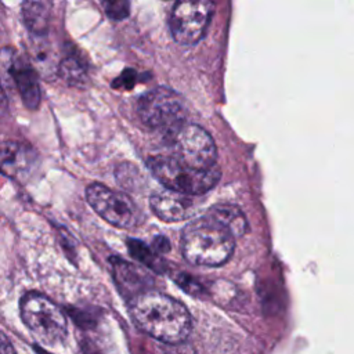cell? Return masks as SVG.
<instances>
[{"label":"cell","mask_w":354,"mask_h":354,"mask_svg":"<svg viewBox=\"0 0 354 354\" xmlns=\"http://www.w3.org/2000/svg\"><path fill=\"white\" fill-rule=\"evenodd\" d=\"M127 248L133 257H136L138 261H141L144 266H147L152 271L162 272V270L165 268V264L160 260V257L156 254V252H153L144 242L131 238L127 241Z\"/></svg>","instance_id":"cell-16"},{"label":"cell","mask_w":354,"mask_h":354,"mask_svg":"<svg viewBox=\"0 0 354 354\" xmlns=\"http://www.w3.org/2000/svg\"><path fill=\"white\" fill-rule=\"evenodd\" d=\"M35 151L21 142L6 141L1 148V171L7 177L25 178L35 167Z\"/></svg>","instance_id":"cell-10"},{"label":"cell","mask_w":354,"mask_h":354,"mask_svg":"<svg viewBox=\"0 0 354 354\" xmlns=\"http://www.w3.org/2000/svg\"><path fill=\"white\" fill-rule=\"evenodd\" d=\"M8 58H10L8 65L6 62L3 64L4 66H8L10 75L12 76V82L17 86L24 104L30 109L37 108L40 102V90H39V82L35 71L24 59H15L11 57Z\"/></svg>","instance_id":"cell-12"},{"label":"cell","mask_w":354,"mask_h":354,"mask_svg":"<svg viewBox=\"0 0 354 354\" xmlns=\"http://www.w3.org/2000/svg\"><path fill=\"white\" fill-rule=\"evenodd\" d=\"M153 246L159 252H169V249H170V243L165 236H156L153 239Z\"/></svg>","instance_id":"cell-18"},{"label":"cell","mask_w":354,"mask_h":354,"mask_svg":"<svg viewBox=\"0 0 354 354\" xmlns=\"http://www.w3.org/2000/svg\"><path fill=\"white\" fill-rule=\"evenodd\" d=\"M212 7L209 0H178L170 15V32L180 44L198 43L207 28Z\"/></svg>","instance_id":"cell-8"},{"label":"cell","mask_w":354,"mask_h":354,"mask_svg":"<svg viewBox=\"0 0 354 354\" xmlns=\"http://www.w3.org/2000/svg\"><path fill=\"white\" fill-rule=\"evenodd\" d=\"M137 112L144 124L165 134L185 123V108L169 87H156L140 97Z\"/></svg>","instance_id":"cell-6"},{"label":"cell","mask_w":354,"mask_h":354,"mask_svg":"<svg viewBox=\"0 0 354 354\" xmlns=\"http://www.w3.org/2000/svg\"><path fill=\"white\" fill-rule=\"evenodd\" d=\"M235 236L207 214L191 221L181 234V253L195 266L217 267L228 261Z\"/></svg>","instance_id":"cell-2"},{"label":"cell","mask_w":354,"mask_h":354,"mask_svg":"<svg viewBox=\"0 0 354 354\" xmlns=\"http://www.w3.org/2000/svg\"><path fill=\"white\" fill-rule=\"evenodd\" d=\"M148 169L152 176L169 189H174L187 195H202L212 189L220 180V171L214 166L212 169H194L173 156L149 158Z\"/></svg>","instance_id":"cell-3"},{"label":"cell","mask_w":354,"mask_h":354,"mask_svg":"<svg viewBox=\"0 0 354 354\" xmlns=\"http://www.w3.org/2000/svg\"><path fill=\"white\" fill-rule=\"evenodd\" d=\"M61 77L71 86L82 87L87 84V66L86 64L76 55L65 57L58 68Z\"/></svg>","instance_id":"cell-15"},{"label":"cell","mask_w":354,"mask_h":354,"mask_svg":"<svg viewBox=\"0 0 354 354\" xmlns=\"http://www.w3.org/2000/svg\"><path fill=\"white\" fill-rule=\"evenodd\" d=\"M21 318L30 333L43 344H57L68 333L66 318L62 310L47 296L28 292L19 301Z\"/></svg>","instance_id":"cell-4"},{"label":"cell","mask_w":354,"mask_h":354,"mask_svg":"<svg viewBox=\"0 0 354 354\" xmlns=\"http://www.w3.org/2000/svg\"><path fill=\"white\" fill-rule=\"evenodd\" d=\"M130 314L145 333L163 343L184 342L191 333L192 319L188 310L171 296L160 292L149 289L134 296Z\"/></svg>","instance_id":"cell-1"},{"label":"cell","mask_w":354,"mask_h":354,"mask_svg":"<svg viewBox=\"0 0 354 354\" xmlns=\"http://www.w3.org/2000/svg\"><path fill=\"white\" fill-rule=\"evenodd\" d=\"M206 214L227 228L235 238L242 236L248 231V220L243 212L235 205L217 203Z\"/></svg>","instance_id":"cell-13"},{"label":"cell","mask_w":354,"mask_h":354,"mask_svg":"<svg viewBox=\"0 0 354 354\" xmlns=\"http://www.w3.org/2000/svg\"><path fill=\"white\" fill-rule=\"evenodd\" d=\"M105 14L115 21H122L130 14V0H101Z\"/></svg>","instance_id":"cell-17"},{"label":"cell","mask_w":354,"mask_h":354,"mask_svg":"<svg viewBox=\"0 0 354 354\" xmlns=\"http://www.w3.org/2000/svg\"><path fill=\"white\" fill-rule=\"evenodd\" d=\"M1 354H15L12 350V346L6 343V339H3V347H1Z\"/></svg>","instance_id":"cell-19"},{"label":"cell","mask_w":354,"mask_h":354,"mask_svg":"<svg viewBox=\"0 0 354 354\" xmlns=\"http://www.w3.org/2000/svg\"><path fill=\"white\" fill-rule=\"evenodd\" d=\"M22 18L26 28L35 35H44L48 28V10L41 0H25Z\"/></svg>","instance_id":"cell-14"},{"label":"cell","mask_w":354,"mask_h":354,"mask_svg":"<svg viewBox=\"0 0 354 354\" xmlns=\"http://www.w3.org/2000/svg\"><path fill=\"white\" fill-rule=\"evenodd\" d=\"M149 206L158 218L167 223L187 220L189 216H192L195 209L191 195L169 188L151 195Z\"/></svg>","instance_id":"cell-9"},{"label":"cell","mask_w":354,"mask_h":354,"mask_svg":"<svg viewBox=\"0 0 354 354\" xmlns=\"http://www.w3.org/2000/svg\"><path fill=\"white\" fill-rule=\"evenodd\" d=\"M111 266L113 278L122 292L129 293L134 297L138 293L151 289L153 279L151 274L147 272L144 268L118 257L111 259Z\"/></svg>","instance_id":"cell-11"},{"label":"cell","mask_w":354,"mask_h":354,"mask_svg":"<svg viewBox=\"0 0 354 354\" xmlns=\"http://www.w3.org/2000/svg\"><path fill=\"white\" fill-rule=\"evenodd\" d=\"M86 199L97 214L115 227L134 228L141 221L138 207L127 195L102 184H90L86 188Z\"/></svg>","instance_id":"cell-7"},{"label":"cell","mask_w":354,"mask_h":354,"mask_svg":"<svg viewBox=\"0 0 354 354\" xmlns=\"http://www.w3.org/2000/svg\"><path fill=\"white\" fill-rule=\"evenodd\" d=\"M170 156L199 170L216 166L217 149L212 136L201 126L184 123L166 134Z\"/></svg>","instance_id":"cell-5"}]
</instances>
